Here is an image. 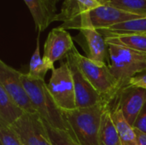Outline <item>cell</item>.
<instances>
[{"mask_svg": "<svg viewBox=\"0 0 146 145\" xmlns=\"http://www.w3.org/2000/svg\"><path fill=\"white\" fill-rule=\"evenodd\" d=\"M74 47L73 38L66 29L62 26L53 28L45 40L43 58L54 64L57 61L66 59Z\"/></svg>", "mask_w": 146, "mask_h": 145, "instance_id": "obj_12", "label": "cell"}, {"mask_svg": "<svg viewBox=\"0 0 146 145\" xmlns=\"http://www.w3.org/2000/svg\"><path fill=\"white\" fill-rule=\"evenodd\" d=\"M133 127L146 134V103L139 116L137 117Z\"/></svg>", "mask_w": 146, "mask_h": 145, "instance_id": "obj_24", "label": "cell"}, {"mask_svg": "<svg viewBox=\"0 0 146 145\" xmlns=\"http://www.w3.org/2000/svg\"><path fill=\"white\" fill-rule=\"evenodd\" d=\"M22 73L0 61V86L27 113H37L21 79Z\"/></svg>", "mask_w": 146, "mask_h": 145, "instance_id": "obj_8", "label": "cell"}, {"mask_svg": "<svg viewBox=\"0 0 146 145\" xmlns=\"http://www.w3.org/2000/svg\"><path fill=\"white\" fill-rule=\"evenodd\" d=\"M25 113L0 86V125L11 127Z\"/></svg>", "mask_w": 146, "mask_h": 145, "instance_id": "obj_15", "label": "cell"}, {"mask_svg": "<svg viewBox=\"0 0 146 145\" xmlns=\"http://www.w3.org/2000/svg\"><path fill=\"white\" fill-rule=\"evenodd\" d=\"M104 38L121 34H146V16L128 21L110 28L98 30Z\"/></svg>", "mask_w": 146, "mask_h": 145, "instance_id": "obj_18", "label": "cell"}, {"mask_svg": "<svg viewBox=\"0 0 146 145\" xmlns=\"http://www.w3.org/2000/svg\"><path fill=\"white\" fill-rule=\"evenodd\" d=\"M109 68L118 82L119 91L129 85L133 77L146 70V54L125 47L108 44Z\"/></svg>", "mask_w": 146, "mask_h": 145, "instance_id": "obj_3", "label": "cell"}, {"mask_svg": "<svg viewBox=\"0 0 146 145\" xmlns=\"http://www.w3.org/2000/svg\"><path fill=\"white\" fill-rule=\"evenodd\" d=\"M50 1H51V2H52L53 3H55V4H56V3L57 2H58V0H50Z\"/></svg>", "mask_w": 146, "mask_h": 145, "instance_id": "obj_28", "label": "cell"}, {"mask_svg": "<svg viewBox=\"0 0 146 145\" xmlns=\"http://www.w3.org/2000/svg\"><path fill=\"white\" fill-rule=\"evenodd\" d=\"M101 5H107L109 3H110V0H97Z\"/></svg>", "mask_w": 146, "mask_h": 145, "instance_id": "obj_27", "label": "cell"}, {"mask_svg": "<svg viewBox=\"0 0 146 145\" xmlns=\"http://www.w3.org/2000/svg\"><path fill=\"white\" fill-rule=\"evenodd\" d=\"M72 52L80 70L85 77L107 101L112 102L119 92V87L109 65L95 62L86 56H82L75 46Z\"/></svg>", "mask_w": 146, "mask_h": 145, "instance_id": "obj_4", "label": "cell"}, {"mask_svg": "<svg viewBox=\"0 0 146 145\" xmlns=\"http://www.w3.org/2000/svg\"><path fill=\"white\" fill-rule=\"evenodd\" d=\"M135 130V133H136V138H137V143L138 145H146V134L139 131V130Z\"/></svg>", "mask_w": 146, "mask_h": 145, "instance_id": "obj_26", "label": "cell"}, {"mask_svg": "<svg viewBox=\"0 0 146 145\" xmlns=\"http://www.w3.org/2000/svg\"><path fill=\"white\" fill-rule=\"evenodd\" d=\"M47 88L56 105L63 112L77 109L72 73L67 61L51 70Z\"/></svg>", "mask_w": 146, "mask_h": 145, "instance_id": "obj_5", "label": "cell"}, {"mask_svg": "<svg viewBox=\"0 0 146 145\" xmlns=\"http://www.w3.org/2000/svg\"><path fill=\"white\" fill-rule=\"evenodd\" d=\"M44 125L47 129V132L50 138V140L52 145H80L78 142L71 136L70 133L52 127L44 121Z\"/></svg>", "mask_w": 146, "mask_h": 145, "instance_id": "obj_22", "label": "cell"}, {"mask_svg": "<svg viewBox=\"0 0 146 145\" xmlns=\"http://www.w3.org/2000/svg\"><path fill=\"white\" fill-rule=\"evenodd\" d=\"M111 102L104 101L95 106L63 112L72 137L80 145H99L103 115Z\"/></svg>", "mask_w": 146, "mask_h": 145, "instance_id": "obj_1", "label": "cell"}, {"mask_svg": "<svg viewBox=\"0 0 146 145\" xmlns=\"http://www.w3.org/2000/svg\"><path fill=\"white\" fill-rule=\"evenodd\" d=\"M66 61L68 62L72 73L77 109L90 108L100 103L107 101L93 87V85L89 82V80L85 77V75L80 70L72 50L67 56Z\"/></svg>", "mask_w": 146, "mask_h": 145, "instance_id": "obj_9", "label": "cell"}, {"mask_svg": "<svg viewBox=\"0 0 146 145\" xmlns=\"http://www.w3.org/2000/svg\"><path fill=\"white\" fill-rule=\"evenodd\" d=\"M122 112L127 121L133 126L146 103V89L128 85L122 88L113 100Z\"/></svg>", "mask_w": 146, "mask_h": 145, "instance_id": "obj_11", "label": "cell"}, {"mask_svg": "<svg viewBox=\"0 0 146 145\" xmlns=\"http://www.w3.org/2000/svg\"><path fill=\"white\" fill-rule=\"evenodd\" d=\"M101 5L97 0H64L61 12L55 21H62V28L78 29L92 25L90 12Z\"/></svg>", "mask_w": 146, "mask_h": 145, "instance_id": "obj_7", "label": "cell"}, {"mask_svg": "<svg viewBox=\"0 0 146 145\" xmlns=\"http://www.w3.org/2000/svg\"><path fill=\"white\" fill-rule=\"evenodd\" d=\"M107 5L126 12L146 16V0H110Z\"/></svg>", "mask_w": 146, "mask_h": 145, "instance_id": "obj_21", "label": "cell"}, {"mask_svg": "<svg viewBox=\"0 0 146 145\" xmlns=\"http://www.w3.org/2000/svg\"><path fill=\"white\" fill-rule=\"evenodd\" d=\"M108 44L125 47L146 54V34H121L105 37Z\"/></svg>", "mask_w": 146, "mask_h": 145, "instance_id": "obj_19", "label": "cell"}, {"mask_svg": "<svg viewBox=\"0 0 146 145\" xmlns=\"http://www.w3.org/2000/svg\"><path fill=\"white\" fill-rule=\"evenodd\" d=\"M145 17L137 14L123 11L110 5H99L90 12V20L97 30L110 28L113 26Z\"/></svg>", "mask_w": 146, "mask_h": 145, "instance_id": "obj_13", "label": "cell"}, {"mask_svg": "<svg viewBox=\"0 0 146 145\" xmlns=\"http://www.w3.org/2000/svg\"><path fill=\"white\" fill-rule=\"evenodd\" d=\"M129 85L146 89V70L137 73L134 77H133L129 82Z\"/></svg>", "mask_w": 146, "mask_h": 145, "instance_id": "obj_25", "label": "cell"}, {"mask_svg": "<svg viewBox=\"0 0 146 145\" xmlns=\"http://www.w3.org/2000/svg\"><path fill=\"white\" fill-rule=\"evenodd\" d=\"M74 40L81 46L87 58L100 64H110L109 47L105 38L92 25L81 27Z\"/></svg>", "mask_w": 146, "mask_h": 145, "instance_id": "obj_10", "label": "cell"}, {"mask_svg": "<svg viewBox=\"0 0 146 145\" xmlns=\"http://www.w3.org/2000/svg\"><path fill=\"white\" fill-rule=\"evenodd\" d=\"M111 103L106 107L103 115L99 135V145H121L118 131L112 119Z\"/></svg>", "mask_w": 146, "mask_h": 145, "instance_id": "obj_17", "label": "cell"}, {"mask_svg": "<svg viewBox=\"0 0 146 145\" xmlns=\"http://www.w3.org/2000/svg\"><path fill=\"white\" fill-rule=\"evenodd\" d=\"M0 145H23L11 127L0 125Z\"/></svg>", "mask_w": 146, "mask_h": 145, "instance_id": "obj_23", "label": "cell"}, {"mask_svg": "<svg viewBox=\"0 0 146 145\" xmlns=\"http://www.w3.org/2000/svg\"><path fill=\"white\" fill-rule=\"evenodd\" d=\"M11 128L23 145H52L38 113H25Z\"/></svg>", "mask_w": 146, "mask_h": 145, "instance_id": "obj_6", "label": "cell"}, {"mask_svg": "<svg viewBox=\"0 0 146 145\" xmlns=\"http://www.w3.org/2000/svg\"><path fill=\"white\" fill-rule=\"evenodd\" d=\"M27 4L38 33L44 32L56 16V7L50 0H24Z\"/></svg>", "mask_w": 146, "mask_h": 145, "instance_id": "obj_14", "label": "cell"}, {"mask_svg": "<svg viewBox=\"0 0 146 145\" xmlns=\"http://www.w3.org/2000/svg\"><path fill=\"white\" fill-rule=\"evenodd\" d=\"M21 79L35 110L39 114L43 121L52 127L65 131L72 136L63 111L56 105L44 79H33L29 77L27 73H23Z\"/></svg>", "mask_w": 146, "mask_h": 145, "instance_id": "obj_2", "label": "cell"}, {"mask_svg": "<svg viewBox=\"0 0 146 145\" xmlns=\"http://www.w3.org/2000/svg\"><path fill=\"white\" fill-rule=\"evenodd\" d=\"M111 115L121 145H138L134 128L127 121L121 109L115 104H111Z\"/></svg>", "mask_w": 146, "mask_h": 145, "instance_id": "obj_16", "label": "cell"}, {"mask_svg": "<svg viewBox=\"0 0 146 145\" xmlns=\"http://www.w3.org/2000/svg\"><path fill=\"white\" fill-rule=\"evenodd\" d=\"M54 64H51L45 61L40 56L39 50V33L36 40V49L31 57L29 63V70L27 75L33 79H44V77L49 70L54 69Z\"/></svg>", "mask_w": 146, "mask_h": 145, "instance_id": "obj_20", "label": "cell"}]
</instances>
